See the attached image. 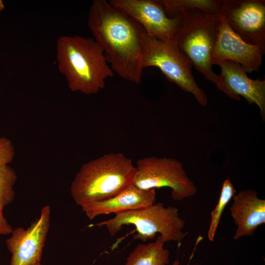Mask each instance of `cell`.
Listing matches in <instances>:
<instances>
[{
	"instance_id": "cell-9",
	"label": "cell",
	"mask_w": 265,
	"mask_h": 265,
	"mask_svg": "<svg viewBox=\"0 0 265 265\" xmlns=\"http://www.w3.org/2000/svg\"><path fill=\"white\" fill-rule=\"evenodd\" d=\"M218 14L246 42L265 46V1L222 0Z\"/></svg>"
},
{
	"instance_id": "cell-5",
	"label": "cell",
	"mask_w": 265,
	"mask_h": 265,
	"mask_svg": "<svg viewBox=\"0 0 265 265\" xmlns=\"http://www.w3.org/2000/svg\"><path fill=\"white\" fill-rule=\"evenodd\" d=\"M133 225L137 232L133 238L146 241L157 233L165 242L174 241L180 243L186 234L183 232L185 222L179 214L177 207H165L162 203H155L143 209L127 211L117 214L112 218L95 224L106 226L111 236H114L124 225Z\"/></svg>"
},
{
	"instance_id": "cell-18",
	"label": "cell",
	"mask_w": 265,
	"mask_h": 265,
	"mask_svg": "<svg viewBox=\"0 0 265 265\" xmlns=\"http://www.w3.org/2000/svg\"><path fill=\"white\" fill-rule=\"evenodd\" d=\"M14 170L9 165L0 167V214L4 208L10 204L15 197L14 186L17 180Z\"/></svg>"
},
{
	"instance_id": "cell-21",
	"label": "cell",
	"mask_w": 265,
	"mask_h": 265,
	"mask_svg": "<svg viewBox=\"0 0 265 265\" xmlns=\"http://www.w3.org/2000/svg\"><path fill=\"white\" fill-rule=\"evenodd\" d=\"M5 8V5L3 0H0V11L3 10Z\"/></svg>"
},
{
	"instance_id": "cell-19",
	"label": "cell",
	"mask_w": 265,
	"mask_h": 265,
	"mask_svg": "<svg viewBox=\"0 0 265 265\" xmlns=\"http://www.w3.org/2000/svg\"><path fill=\"white\" fill-rule=\"evenodd\" d=\"M15 151L12 141L0 136V167L9 165L14 159Z\"/></svg>"
},
{
	"instance_id": "cell-13",
	"label": "cell",
	"mask_w": 265,
	"mask_h": 265,
	"mask_svg": "<svg viewBox=\"0 0 265 265\" xmlns=\"http://www.w3.org/2000/svg\"><path fill=\"white\" fill-rule=\"evenodd\" d=\"M229 209L237 226L234 240L251 236L260 225L265 223V200L258 197L257 192L248 189L235 194Z\"/></svg>"
},
{
	"instance_id": "cell-6",
	"label": "cell",
	"mask_w": 265,
	"mask_h": 265,
	"mask_svg": "<svg viewBox=\"0 0 265 265\" xmlns=\"http://www.w3.org/2000/svg\"><path fill=\"white\" fill-rule=\"evenodd\" d=\"M142 68L156 67L165 78L181 89L194 95L202 106L208 105L205 92L198 86L191 72V64L175 42H165L146 32L142 39Z\"/></svg>"
},
{
	"instance_id": "cell-10",
	"label": "cell",
	"mask_w": 265,
	"mask_h": 265,
	"mask_svg": "<svg viewBox=\"0 0 265 265\" xmlns=\"http://www.w3.org/2000/svg\"><path fill=\"white\" fill-rule=\"evenodd\" d=\"M51 208L43 207L39 217L26 229L18 227L5 240L12 256L10 265H32L40 263L50 226Z\"/></svg>"
},
{
	"instance_id": "cell-4",
	"label": "cell",
	"mask_w": 265,
	"mask_h": 265,
	"mask_svg": "<svg viewBox=\"0 0 265 265\" xmlns=\"http://www.w3.org/2000/svg\"><path fill=\"white\" fill-rule=\"evenodd\" d=\"M183 23L175 40L192 66L215 85L219 76L212 69V54L216 42L220 16L199 10L183 11Z\"/></svg>"
},
{
	"instance_id": "cell-15",
	"label": "cell",
	"mask_w": 265,
	"mask_h": 265,
	"mask_svg": "<svg viewBox=\"0 0 265 265\" xmlns=\"http://www.w3.org/2000/svg\"><path fill=\"white\" fill-rule=\"evenodd\" d=\"M165 241L159 235L155 241L139 244L127 258L124 265H167L170 252L164 248Z\"/></svg>"
},
{
	"instance_id": "cell-14",
	"label": "cell",
	"mask_w": 265,
	"mask_h": 265,
	"mask_svg": "<svg viewBox=\"0 0 265 265\" xmlns=\"http://www.w3.org/2000/svg\"><path fill=\"white\" fill-rule=\"evenodd\" d=\"M155 189L144 190L132 183L114 197L106 201L96 202L81 207L88 218L92 220L101 214L145 208L156 203Z\"/></svg>"
},
{
	"instance_id": "cell-23",
	"label": "cell",
	"mask_w": 265,
	"mask_h": 265,
	"mask_svg": "<svg viewBox=\"0 0 265 265\" xmlns=\"http://www.w3.org/2000/svg\"><path fill=\"white\" fill-rule=\"evenodd\" d=\"M32 265H43L42 264H41V262L40 263H35V264H34Z\"/></svg>"
},
{
	"instance_id": "cell-17",
	"label": "cell",
	"mask_w": 265,
	"mask_h": 265,
	"mask_svg": "<svg viewBox=\"0 0 265 265\" xmlns=\"http://www.w3.org/2000/svg\"><path fill=\"white\" fill-rule=\"evenodd\" d=\"M236 193V190L230 179L223 183L220 196L214 209L211 213V221L208 232L210 241H213L216 231L225 207Z\"/></svg>"
},
{
	"instance_id": "cell-7",
	"label": "cell",
	"mask_w": 265,
	"mask_h": 265,
	"mask_svg": "<svg viewBox=\"0 0 265 265\" xmlns=\"http://www.w3.org/2000/svg\"><path fill=\"white\" fill-rule=\"evenodd\" d=\"M136 168L132 184L139 188L169 187L172 198L178 201L192 197L197 192L182 163L176 159L166 157L144 158L137 161Z\"/></svg>"
},
{
	"instance_id": "cell-2",
	"label": "cell",
	"mask_w": 265,
	"mask_h": 265,
	"mask_svg": "<svg viewBox=\"0 0 265 265\" xmlns=\"http://www.w3.org/2000/svg\"><path fill=\"white\" fill-rule=\"evenodd\" d=\"M56 55L58 70L73 92L95 94L114 75L102 48L93 38L61 36L56 41Z\"/></svg>"
},
{
	"instance_id": "cell-22",
	"label": "cell",
	"mask_w": 265,
	"mask_h": 265,
	"mask_svg": "<svg viewBox=\"0 0 265 265\" xmlns=\"http://www.w3.org/2000/svg\"><path fill=\"white\" fill-rule=\"evenodd\" d=\"M179 261L178 259H176L174 261L172 265H179Z\"/></svg>"
},
{
	"instance_id": "cell-20",
	"label": "cell",
	"mask_w": 265,
	"mask_h": 265,
	"mask_svg": "<svg viewBox=\"0 0 265 265\" xmlns=\"http://www.w3.org/2000/svg\"><path fill=\"white\" fill-rule=\"evenodd\" d=\"M13 231L12 227L4 217L3 214H0V235H8Z\"/></svg>"
},
{
	"instance_id": "cell-11",
	"label": "cell",
	"mask_w": 265,
	"mask_h": 265,
	"mask_svg": "<svg viewBox=\"0 0 265 265\" xmlns=\"http://www.w3.org/2000/svg\"><path fill=\"white\" fill-rule=\"evenodd\" d=\"M212 64L221 69L218 89L234 100L239 101L242 96L249 105H256L265 121V80L249 78L240 64L231 60L212 59Z\"/></svg>"
},
{
	"instance_id": "cell-16",
	"label": "cell",
	"mask_w": 265,
	"mask_h": 265,
	"mask_svg": "<svg viewBox=\"0 0 265 265\" xmlns=\"http://www.w3.org/2000/svg\"><path fill=\"white\" fill-rule=\"evenodd\" d=\"M167 15L173 17L183 11L199 10L208 14H217L219 0H159Z\"/></svg>"
},
{
	"instance_id": "cell-12",
	"label": "cell",
	"mask_w": 265,
	"mask_h": 265,
	"mask_svg": "<svg viewBox=\"0 0 265 265\" xmlns=\"http://www.w3.org/2000/svg\"><path fill=\"white\" fill-rule=\"evenodd\" d=\"M212 59L231 60L240 64L246 73L258 71L265 46L246 42L236 33L220 14Z\"/></svg>"
},
{
	"instance_id": "cell-8",
	"label": "cell",
	"mask_w": 265,
	"mask_h": 265,
	"mask_svg": "<svg viewBox=\"0 0 265 265\" xmlns=\"http://www.w3.org/2000/svg\"><path fill=\"white\" fill-rule=\"evenodd\" d=\"M109 2L138 23L146 33L158 40L175 42L183 23L182 15L168 17L157 0H110Z\"/></svg>"
},
{
	"instance_id": "cell-3",
	"label": "cell",
	"mask_w": 265,
	"mask_h": 265,
	"mask_svg": "<svg viewBox=\"0 0 265 265\" xmlns=\"http://www.w3.org/2000/svg\"><path fill=\"white\" fill-rule=\"evenodd\" d=\"M136 171L124 154H105L81 166L71 184V196L80 207L107 200L132 183Z\"/></svg>"
},
{
	"instance_id": "cell-1",
	"label": "cell",
	"mask_w": 265,
	"mask_h": 265,
	"mask_svg": "<svg viewBox=\"0 0 265 265\" xmlns=\"http://www.w3.org/2000/svg\"><path fill=\"white\" fill-rule=\"evenodd\" d=\"M87 25L113 72L140 83L143 70L142 42L146 32L142 26L106 0H93Z\"/></svg>"
}]
</instances>
